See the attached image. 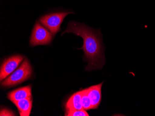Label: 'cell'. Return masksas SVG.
I'll return each mask as SVG.
<instances>
[{
    "instance_id": "cell-1",
    "label": "cell",
    "mask_w": 155,
    "mask_h": 116,
    "mask_svg": "<svg viewBox=\"0 0 155 116\" xmlns=\"http://www.w3.org/2000/svg\"><path fill=\"white\" fill-rule=\"evenodd\" d=\"M72 33L80 36L83 39V45L81 48L84 52L85 59L88 62L86 70L101 69L104 63V45L102 34L99 30H94L84 24L70 21L66 30L62 33Z\"/></svg>"
},
{
    "instance_id": "cell-2",
    "label": "cell",
    "mask_w": 155,
    "mask_h": 116,
    "mask_svg": "<svg viewBox=\"0 0 155 116\" xmlns=\"http://www.w3.org/2000/svg\"><path fill=\"white\" fill-rule=\"evenodd\" d=\"M32 74V67L28 60L25 59L18 69L2 81V85L4 87L15 86L29 79Z\"/></svg>"
},
{
    "instance_id": "cell-3",
    "label": "cell",
    "mask_w": 155,
    "mask_h": 116,
    "mask_svg": "<svg viewBox=\"0 0 155 116\" xmlns=\"http://www.w3.org/2000/svg\"><path fill=\"white\" fill-rule=\"evenodd\" d=\"M70 14L74 13L65 11L51 13L41 17L39 20L41 24L48 28L53 35H55L61 30L60 27L64 18Z\"/></svg>"
},
{
    "instance_id": "cell-4",
    "label": "cell",
    "mask_w": 155,
    "mask_h": 116,
    "mask_svg": "<svg viewBox=\"0 0 155 116\" xmlns=\"http://www.w3.org/2000/svg\"><path fill=\"white\" fill-rule=\"evenodd\" d=\"M52 35L51 32H49L39 22H36L32 31L30 45L32 46L49 45L52 41Z\"/></svg>"
},
{
    "instance_id": "cell-5",
    "label": "cell",
    "mask_w": 155,
    "mask_h": 116,
    "mask_svg": "<svg viewBox=\"0 0 155 116\" xmlns=\"http://www.w3.org/2000/svg\"><path fill=\"white\" fill-rule=\"evenodd\" d=\"M23 59L24 57L21 55H15L6 59L1 67V81L12 73L18 67Z\"/></svg>"
},
{
    "instance_id": "cell-6",
    "label": "cell",
    "mask_w": 155,
    "mask_h": 116,
    "mask_svg": "<svg viewBox=\"0 0 155 116\" xmlns=\"http://www.w3.org/2000/svg\"><path fill=\"white\" fill-rule=\"evenodd\" d=\"M103 83L93 86L87 89V93L90 99L92 109H97L101 100V87Z\"/></svg>"
},
{
    "instance_id": "cell-7",
    "label": "cell",
    "mask_w": 155,
    "mask_h": 116,
    "mask_svg": "<svg viewBox=\"0 0 155 116\" xmlns=\"http://www.w3.org/2000/svg\"><path fill=\"white\" fill-rule=\"evenodd\" d=\"M31 97L32 96L31 86H24L13 90L9 92L8 95V99L14 103L17 101Z\"/></svg>"
},
{
    "instance_id": "cell-8",
    "label": "cell",
    "mask_w": 155,
    "mask_h": 116,
    "mask_svg": "<svg viewBox=\"0 0 155 116\" xmlns=\"http://www.w3.org/2000/svg\"><path fill=\"white\" fill-rule=\"evenodd\" d=\"M81 91L77 92L71 96L66 104V109L67 111L78 110L83 109L82 106Z\"/></svg>"
},
{
    "instance_id": "cell-9",
    "label": "cell",
    "mask_w": 155,
    "mask_h": 116,
    "mask_svg": "<svg viewBox=\"0 0 155 116\" xmlns=\"http://www.w3.org/2000/svg\"><path fill=\"white\" fill-rule=\"evenodd\" d=\"M32 97L15 102L21 116H29L32 107Z\"/></svg>"
},
{
    "instance_id": "cell-10",
    "label": "cell",
    "mask_w": 155,
    "mask_h": 116,
    "mask_svg": "<svg viewBox=\"0 0 155 116\" xmlns=\"http://www.w3.org/2000/svg\"><path fill=\"white\" fill-rule=\"evenodd\" d=\"M82 106L84 110H88L92 109L90 99L87 93V89L81 91V99Z\"/></svg>"
},
{
    "instance_id": "cell-11",
    "label": "cell",
    "mask_w": 155,
    "mask_h": 116,
    "mask_svg": "<svg viewBox=\"0 0 155 116\" xmlns=\"http://www.w3.org/2000/svg\"><path fill=\"white\" fill-rule=\"evenodd\" d=\"M66 116H89L87 112L84 109L78 110L67 111Z\"/></svg>"
},
{
    "instance_id": "cell-12",
    "label": "cell",
    "mask_w": 155,
    "mask_h": 116,
    "mask_svg": "<svg viewBox=\"0 0 155 116\" xmlns=\"http://www.w3.org/2000/svg\"><path fill=\"white\" fill-rule=\"evenodd\" d=\"M0 116H15V114L11 111L9 110L8 109H2L1 111V114Z\"/></svg>"
}]
</instances>
